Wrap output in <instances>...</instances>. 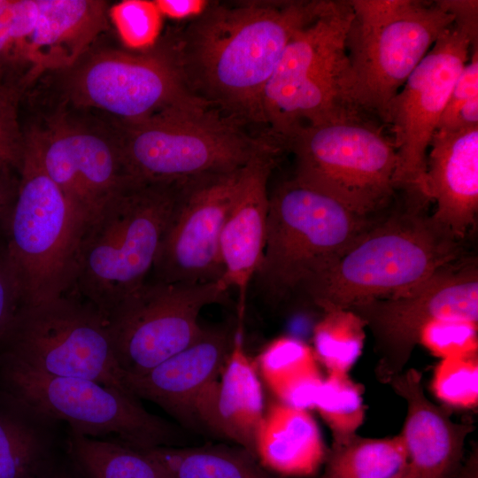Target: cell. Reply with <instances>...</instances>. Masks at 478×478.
I'll use <instances>...</instances> for the list:
<instances>
[{
  "mask_svg": "<svg viewBox=\"0 0 478 478\" xmlns=\"http://www.w3.org/2000/svg\"><path fill=\"white\" fill-rule=\"evenodd\" d=\"M325 3L211 2L163 45L193 96L244 126L265 127L266 86L290 38Z\"/></svg>",
  "mask_w": 478,
  "mask_h": 478,
  "instance_id": "cell-1",
  "label": "cell"
},
{
  "mask_svg": "<svg viewBox=\"0 0 478 478\" xmlns=\"http://www.w3.org/2000/svg\"><path fill=\"white\" fill-rule=\"evenodd\" d=\"M408 206L374 222L300 293L323 312L405 295L460 258L459 241L422 210L429 199L406 191Z\"/></svg>",
  "mask_w": 478,
  "mask_h": 478,
  "instance_id": "cell-2",
  "label": "cell"
},
{
  "mask_svg": "<svg viewBox=\"0 0 478 478\" xmlns=\"http://www.w3.org/2000/svg\"><path fill=\"white\" fill-rule=\"evenodd\" d=\"M182 181L133 180L86 222L73 294L104 318L150 276Z\"/></svg>",
  "mask_w": 478,
  "mask_h": 478,
  "instance_id": "cell-3",
  "label": "cell"
},
{
  "mask_svg": "<svg viewBox=\"0 0 478 478\" xmlns=\"http://www.w3.org/2000/svg\"><path fill=\"white\" fill-rule=\"evenodd\" d=\"M349 1H326L289 41L262 100L266 133L284 145L300 126L363 114L349 100Z\"/></svg>",
  "mask_w": 478,
  "mask_h": 478,
  "instance_id": "cell-4",
  "label": "cell"
},
{
  "mask_svg": "<svg viewBox=\"0 0 478 478\" xmlns=\"http://www.w3.org/2000/svg\"><path fill=\"white\" fill-rule=\"evenodd\" d=\"M18 168L3 242L20 305H34L72 293L86 220L48 177L29 143Z\"/></svg>",
  "mask_w": 478,
  "mask_h": 478,
  "instance_id": "cell-5",
  "label": "cell"
},
{
  "mask_svg": "<svg viewBox=\"0 0 478 478\" xmlns=\"http://www.w3.org/2000/svg\"><path fill=\"white\" fill-rule=\"evenodd\" d=\"M126 124L122 156L130 176L141 181L177 182L239 170L266 148L281 145L267 134L251 135L204 104L175 106Z\"/></svg>",
  "mask_w": 478,
  "mask_h": 478,
  "instance_id": "cell-6",
  "label": "cell"
},
{
  "mask_svg": "<svg viewBox=\"0 0 478 478\" xmlns=\"http://www.w3.org/2000/svg\"><path fill=\"white\" fill-rule=\"evenodd\" d=\"M0 397L85 436L140 450L182 446L181 430L132 393L93 380L48 374L0 356Z\"/></svg>",
  "mask_w": 478,
  "mask_h": 478,
  "instance_id": "cell-7",
  "label": "cell"
},
{
  "mask_svg": "<svg viewBox=\"0 0 478 478\" xmlns=\"http://www.w3.org/2000/svg\"><path fill=\"white\" fill-rule=\"evenodd\" d=\"M374 221L294 178L269 195L264 256L254 280L268 303L300 293Z\"/></svg>",
  "mask_w": 478,
  "mask_h": 478,
  "instance_id": "cell-8",
  "label": "cell"
},
{
  "mask_svg": "<svg viewBox=\"0 0 478 478\" xmlns=\"http://www.w3.org/2000/svg\"><path fill=\"white\" fill-rule=\"evenodd\" d=\"M296 159L294 179L369 217L397 189V150L382 127L358 114L296 128L285 141Z\"/></svg>",
  "mask_w": 478,
  "mask_h": 478,
  "instance_id": "cell-9",
  "label": "cell"
},
{
  "mask_svg": "<svg viewBox=\"0 0 478 478\" xmlns=\"http://www.w3.org/2000/svg\"><path fill=\"white\" fill-rule=\"evenodd\" d=\"M0 356L48 374L89 379L130 392L104 316L73 293L19 305L0 343Z\"/></svg>",
  "mask_w": 478,
  "mask_h": 478,
  "instance_id": "cell-10",
  "label": "cell"
},
{
  "mask_svg": "<svg viewBox=\"0 0 478 478\" xmlns=\"http://www.w3.org/2000/svg\"><path fill=\"white\" fill-rule=\"evenodd\" d=\"M222 281L188 284L148 277L105 317L124 374H141L197 340L201 311L224 300Z\"/></svg>",
  "mask_w": 478,
  "mask_h": 478,
  "instance_id": "cell-11",
  "label": "cell"
},
{
  "mask_svg": "<svg viewBox=\"0 0 478 478\" xmlns=\"http://www.w3.org/2000/svg\"><path fill=\"white\" fill-rule=\"evenodd\" d=\"M453 17L436 1H416L405 14L373 30L350 28L348 96L351 106L385 123L390 102Z\"/></svg>",
  "mask_w": 478,
  "mask_h": 478,
  "instance_id": "cell-12",
  "label": "cell"
},
{
  "mask_svg": "<svg viewBox=\"0 0 478 478\" xmlns=\"http://www.w3.org/2000/svg\"><path fill=\"white\" fill-rule=\"evenodd\" d=\"M471 48L469 37L454 24L450 26L390 102L385 123L397 150V189L417 190L427 197L428 148Z\"/></svg>",
  "mask_w": 478,
  "mask_h": 478,
  "instance_id": "cell-13",
  "label": "cell"
},
{
  "mask_svg": "<svg viewBox=\"0 0 478 478\" xmlns=\"http://www.w3.org/2000/svg\"><path fill=\"white\" fill-rule=\"evenodd\" d=\"M244 167L182 181L150 278L188 284L221 279L220 235Z\"/></svg>",
  "mask_w": 478,
  "mask_h": 478,
  "instance_id": "cell-14",
  "label": "cell"
},
{
  "mask_svg": "<svg viewBox=\"0 0 478 478\" xmlns=\"http://www.w3.org/2000/svg\"><path fill=\"white\" fill-rule=\"evenodd\" d=\"M456 260L442 266L405 295L373 299L350 308L374 335L382 353V374L399 373L418 343L421 328L440 317L478 321L476 262Z\"/></svg>",
  "mask_w": 478,
  "mask_h": 478,
  "instance_id": "cell-15",
  "label": "cell"
},
{
  "mask_svg": "<svg viewBox=\"0 0 478 478\" xmlns=\"http://www.w3.org/2000/svg\"><path fill=\"white\" fill-rule=\"evenodd\" d=\"M76 89L84 103L126 123L175 106L207 105L187 90L164 45L143 54L96 55L79 73Z\"/></svg>",
  "mask_w": 478,
  "mask_h": 478,
  "instance_id": "cell-16",
  "label": "cell"
},
{
  "mask_svg": "<svg viewBox=\"0 0 478 478\" xmlns=\"http://www.w3.org/2000/svg\"><path fill=\"white\" fill-rule=\"evenodd\" d=\"M48 177L60 189L86 222L132 178L120 144L73 128H58L41 139H32Z\"/></svg>",
  "mask_w": 478,
  "mask_h": 478,
  "instance_id": "cell-17",
  "label": "cell"
},
{
  "mask_svg": "<svg viewBox=\"0 0 478 478\" xmlns=\"http://www.w3.org/2000/svg\"><path fill=\"white\" fill-rule=\"evenodd\" d=\"M235 337L227 327L204 328L191 344L150 370L124 374L125 385L138 399L157 404L181 424L197 426V400L219 378Z\"/></svg>",
  "mask_w": 478,
  "mask_h": 478,
  "instance_id": "cell-18",
  "label": "cell"
},
{
  "mask_svg": "<svg viewBox=\"0 0 478 478\" xmlns=\"http://www.w3.org/2000/svg\"><path fill=\"white\" fill-rule=\"evenodd\" d=\"M272 145L243 168L239 189L220 235V257L227 290L234 289L243 312L247 291L261 265L266 238L269 195L267 182L279 154Z\"/></svg>",
  "mask_w": 478,
  "mask_h": 478,
  "instance_id": "cell-19",
  "label": "cell"
},
{
  "mask_svg": "<svg viewBox=\"0 0 478 478\" xmlns=\"http://www.w3.org/2000/svg\"><path fill=\"white\" fill-rule=\"evenodd\" d=\"M426 193L436 202L431 215L459 240L478 212V127L436 130L427 157Z\"/></svg>",
  "mask_w": 478,
  "mask_h": 478,
  "instance_id": "cell-20",
  "label": "cell"
},
{
  "mask_svg": "<svg viewBox=\"0 0 478 478\" xmlns=\"http://www.w3.org/2000/svg\"><path fill=\"white\" fill-rule=\"evenodd\" d=\"M389 379L407 405L400 433L407 453L405 478H452L461 459L469 426L451 421L446 411L426 397L421 374L415 369L397 373Z\"/></svg>",
  "mask_w": 478,
  "mask_h": 478,
  "instance_id": "cell-21",
  "label": "cell"
},
{
  "mask_svg": "<svg viewBox=\"0 0 478 478\" xmlns=\"http://www.w3.org/2000/svg\"><path fill=\"white\" fill-rule=\"evenodd\" d=\"M264 412L256 365L236 333L219 378L197 400L196 423L255 456V436Z\"/></svg>",
  "mask_w": 478,
  "mask_h": 478,
  "instance_id": "cell-22",
  "label": "cell"
},
{
  "mask_svg": "<svg viewBox=\"0 0 478 478\" xmlns=\"http://www.w3.org/2000/svg\"><path fill=\"white\" fill-rule=\"evenodd\" d=\"M37 4L36 22L18 49L38 68L73 63L105 25L101 1L37 0Z\"/></svg>",
  "mask_w": 478,
  "mask_h": 478,
  "instance_id": "cell-23",
  "label": "cell"
},
{
  "mask_svg": "<svg viewBox=\"0 0 478 478\" xmlns=\"http://www.w3.org/2000/svg\"><path fill=\"white\" fill-rule=\"evenodd\" d=\"M254 452L269 472L289 477L315 474L327 456L320 428L308 410L280 401L265 410Z\"/></svg>",
  "mask_w": 478,
  "mask_h": 478,
  "instance_id": "cell-24",
  "label": "cell"
},
{
  "mask_svg": "<svg viewBox=\"0 0 478 478\" xmlns=\"http://www.w3.org/2000/svg\"><path fill=\"white\" fill-rule=\"evenodd\" d=\"M0 399V478L41 477L53 450L57 423Z\"/></svg>",
  "mask_w": 478,
  "mask_h": 478,
  "instance_id": "cell-25",
  "label": "cell"
},
{
  "mask_svg": "<svg viewBox=\"0 0 478 478\" xmlns=\"http://www.w3.org/2000/svg\"><path fill=\"white\" fill-rule=\"evenodd\" d=\"M257 366L278 401L313 409L323 377L314 351L306 343L289 335L277 337L260 351Z\"/></svg>",
  "mask_w": 478,
  "mask_h": 478,
  "instance_id": "cell-26",
  "label": "cell"
},
{
  "mask_svg": "<svg viewBox=\"0 0 478 478\" xmlns=\"http://www.w3.org/2000/svg\"><path fill=\"white\" fill-rule=\"evenodd\" d=\"M168 478H276L240 446H159L145 450Z\"/></svg>",
  "mask_w": 478,
  "mask_h": 478,
  "instance_id": "cell-27",
  "label": "cell"
},
{
  "mask_svg": "<svg viewBox=\"0 0 478 478\" xmlns=\"http://www.w3.org/2000/svg\"><path fill=\"white\" fill-rule=\"evenodd\" d=\"M322 478H405L407 453L399 435L385 438L356 434L334 441Z\"/></svg>",
  "mask_w": 478,
  "mask_h": 478,
  "instance_id": "cell-28",
  "label": "cell"
},
{
  "mask_svg": "<svg viewBox=\"0 0 478 478\" xmlns=\"http://www.w3.org/2000/svg\"><path fill=\"white\" fill-rule=\"evenodd\" d=\"M68 452L87 478H168L145 451L69 430Z\"/></svg>",
  "mask_w": 478,
  "mask_h": 478,
  "instance_id": "cell-29",
  "label": "cell"
},
{
  "mask_svg": "<svg viewBox=\"0 0 478 478\" xmlns=\"http://www.w3.org/2000/svg\"><path fill=\"white\" fill-rule=\"evenodd\" d=\"M366 323L347 308L331 309L313 328V351L328 373H348L362 353Z\"/></svg>",
  "mask_w": 478,
  "mask_h": 478,
  "instance_id": "cell-30",
  "label": "cell"
},
{
  "mask_svg": "<svg viewBox=\"0 0 478 478\" xmlns=\"http://www.w3.org/2000/svg\"><path fill=\"white\" fill-rule=\"evenodd\" d=\"M331 429L334 441L356 434L365 418L362 389L348 373H328L323 378L313 403Z\"/></svg>",
  "mask_w": 478,
  "mask_h": 478,
  "instance_id": "cell-31",
  "label": "cell"
},
{
  "mask_svg": "<svg viewBox=\"0 0 478 478\" xmlns=\"http://www.w3.org/2000/svg\"><path fill=\"white\" fill-rule=\"evenodd\" d=\"M431 389L442 402L469 409L478 405V352L441 358Z\"/></svg>",
  "mask_w": 478,
  "mask_h": 478,
  "instance_id": "cell-32",
  "label": "cell"
},
{
  "mask_svg": "<svg viewBox=\"0 0 478 478\" xmlns=\"http://www.w3.org/2000/svg\"><path fill=\"white\" fill-rule=\"evenodd\" d=\"M418 343L440 358L478 352V321L458 317L433 319L421 328Z\"/></svg>",
  "mask_w": 478,
  "mask_h": 478,
  "instance_id": "cell-33",
  "label": "cell"
},
{
  "mask_svg": "<svg viewBox=\"0 0 478 478\" xmlns=\"http://www.w3.org/2000/svg\"><path fill=\"white\" fill-rule=\"evenodd\" d=\"M478 127V46L456 79L436 130Z\"/></svg>",
  "mask_w": 478,
  "mask_h": 478,
  "instance_id": "cell-34",
  "label": "cell"
},
{
  "mask_svg": "<svg viewBox=\"0 0 478 478\" xmlns=\"http://www.w3.org/2000/svg\"><path fill=\"white\" fill-rule=\"evenodd\" d=\"M160 15L154 2L147 1H123L111 10L122 41L134 49L154 44L159 33Z\"/></svg>",
  "mask_w": 478,
  "mask_h": 478,
  "instance_id": "cell-35",
  "label": "cell"
},
{
  "mask_svg": "<svg viewBox=\"0 0 478 478\" xmlns=\"http://www.w3.org/2000/svg\"><path fill=\"white\" fill-rule=\"evenodd\" d=\"M351 27L373 30L382 27L409 12L416 0H351Z\"/></svg>",
  "mask_w": 478,
  "mask_h": 478,
  "instance_id": "cell-36",
  "label": "cell"
},
{
  "mask_svg": "<svg viewBox=\"0 0 478 478\" xmlns=\"http://www.w3.org/2000/svg\"><path fill=\"white\" fill-rule=\"evenodd\" d=\"M20 305L17 286L0 238V343Z\"/></svg>",
  "mask_w": 478,
  "mask_h": 478,
  "instance_id": "cell-37",
  "label": "cell"
},
{
  "mask_svg": "<svg viewBox=\"0 0 478 478\" xmlns=\"http://www.w3.org/2000/svg\"><path fill=\"white\" fill-rule=\"evenodd\" d=\"M437 4L453 17V24L478 46V2L476 0H439Z\"/></svg>",
  "mask_w": 478,
  "mask_h": 478,
  "instance_id": "cell-38",
  "label": "cell"
},
{
  "mask_svg": "<svg viewBox=\"0 0 478 478\" xmlns=\"http://www.w3.org/2000/svg\"><path fill=\"white\" fill-rule=\"evenodd\" d=\"M12 166H15L0 171V238H3L19 189V178L13 174Z\"/></svg>",
  "mask_w": 478,
  "mask_h": 478,
  "instance_id": "cell-39",
  "label": "cell"
},
{
  "mask_svg": "<svg viewBox=\"0 0 478 478\" xmlns=\"http://www.w3.org/2000/svg\"><path fill=\"white\" fill-rule=\"evenodd\" d=\"M21 148L16 143L11 118L0 104V166H19Z\"/></svg>",
  "mask_w": 478,
  "mask_h": 478,
  "instance_id": "cell-40",
  "label": "cell"
},
{
  "mask_svg": "<svg viewBox=\"0 0 478 478\" xmlns=\"http://www.w3.org/2000/svg\"><path fill=\"white\" fill-rule=\"evenodd\" d=\"M153 2L160 14L176 19H194L203 12L210 3L203 0H158Z\"/></svg>",
  "mask_w": 478,
  "mask_h": 478,
  "instance_id": "cell-41",
  "label": "cell"
},
{
  "mask_svg": "<svg viewBox=\"0 0 478 478\" xmlns=\"http://www.w3.org/2000/svg\"><path fill=\"white\" fill-rule=\"evenodd\" d=\"M12 0H0V58H3L12 48Z\"/></svg>",
  "mask_w": 478,
  "mask_h": 478,
  "instance_id": "cell-42",
  "label": "cell"
},
{
  "mask_svg": "<svg viewBox=\"0 0 478 478\" xmlns=\"http://www.w3.org/2000/svg\"><path fill=\"white\" fill-rule=\"evenodd\" d=\"M454 478H478L477 457H472L464 468Z\"/></svg>",
  "mask_w": 478,
  "mask_h": 478,
  "instance_id": "cell-43",
  "label": "cell"
},
{
  "mask_svg": "<svg viewBox=\"0 0 478 478\" xmlns=\"http://www.w3.org/2000/svg\"><path fill=\"white\" fill-rule=\"evenodd\" d=\"M57 478H68V477H57Z\"/></svg>",
  "mask_w": 478,
  "mask_h": 478,
  "instance_id": "cell-44",
  "label": "cell"
}]
</instances>
